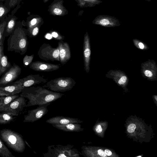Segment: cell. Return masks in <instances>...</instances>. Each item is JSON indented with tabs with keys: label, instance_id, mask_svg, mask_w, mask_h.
<instances>
[{
	"label": "cell",
	"instance_id": "obj_41",
	"mask_svg": "<svg viewBox=\"0 0 157 157\" xmlns=\"http://www.w3.org/2000/svg\"></svg>",
	"mask_w": 157,
	"mask_h": 157
},
{
	"label": "cell",
	"instance_id": "obj_32",
	"mask_svg": "<svg viewBox=\"0 0 157 157\" xmlns=\"http://www.w3.org/2000/svg\"><path fill=\"white\" fill-rule=\"evenodd\" d=\"M100 24L103 26H108L110 24V21L107 19H103L100 20Z\"/></svg>",
	"mask_w": 157,
	"mask_h": 157
},
{
	"label": "cell",
	"instance_id": "obj_17",
	"mask_svg": "<svg viewBox=\"0 0 157 157\" xmlns=\"http://www.w3.org/2000/svg\"><path fill=\"white\" fill-rule=\"evenodd\" d=\"M106 77L112 78L120 85H125L128 82V77L123 72L119 70H111L108 72Z\"/></svg>",
	"mask_w": 157,
	"mask_h": 157
},
{
	"label": "cell",
	"instance_id": "obj_3",
	"mask_svg": "<svg viewBox=\"0 0 157 157\" xmlns=\"http://www.w3.org/2000/svg\"><path fill=\"white\" fill-rule=\"evenodd\" d=\"M74 145H53L48 146L47 152L43 153L44 157H79L81 153L73 148Z\"/></svg>",
	"mask_w": 157,
	"mask_h": 157
},
{
	"label": "cell",
	"instance_id": "obj_35",
	"mask_svg": "<svg viewBox=\"0 0 157 157\" xmlns=\"http://www.w3.org/2000/svg\"><path fill=\"white\" fill-rule=\"evenodd\" d=\"M98 154L100 156L102 157H104L106 156V155L104 152L102 150L99 149L98 150Z\"/></svg>",
	"mask_w": 157,
	"mask_h": 157
},
{
	"label": "cell",
	"instance_id": "obj_26",
	"mask_svg": "<svg viewBox=\"0 0 157 157\" xmlns=\"http://www.w3.org/2000/svg\"><path fill=\"white\" fill-rule=\"evenodd\" d=\"M133 41L135 46L138 48L142 49H147L148 48L145 44L140 41L136 39H133Z\"/></svg>",
	"mask_w": 157,
	"mask_h": 157
},
{
	"label": "cell",
	"instance_id": "obj_11",
	"mask_svg": "<svg viewBox=\"0 0 157 157\" xmlns=\"http://www.w3.org/2000/svg\"><path fill=\"white\" fill-rule=\"evenodd\" d=\"M22 87L24 88L47 82L48 80L40 75H30L18 80Z\"/></svg>",
	"mask_w": 157,
	"mask_h": 157
},
{
	"label": "cell",
	"instance_id": "obj_10",
	"mask_svg": "<svg viewBox=\"0 0 157 157\" xmlns=\"http://www.w3.org/2000/svg\"><path fill=\"white\" fill-rule=\"evenodd\" d=\"M83 50L84 68L86 72L88 73L90 69L91 52L90 38L87 32L84 36Z\"/></svg>",
	"mask_w": 157,
	"mask_h": 157
},
{
	"label": "cell",
	"instance_id": "obj_21",
	"mask_svg": "<svg viewBox=\"0 0 157 157\" xmlns=\"http://www.w3.org/2000/svg\"><path fill=\"white\" fill-rule=\"evenodd\" d=\"M15 117L13 116L4 112H0V124H9L14 121Z\"/></svg>",
	"mask_w": 157,
	"mask_h": 157
},
{
	"label": "cell",
	"instance_id": "obj_2",
	"mask_svg": "<svg viewBox=\"0 0 157 157\" xmlns=\"http://www.w3.org/2000/svg\"><path fill=\"white\" fill-rule=\"evenodd\" d=\"M0 138L8 147L18 152H23L25 143L21 134L9 129L4 128L0 131Z\"/></svg>",
	"mask_w": 157,
	"mask_h": 157
},
{
	"label": "cell",
	"instance_id": "obj_18",
	"mask_svg": "<svg viewBox=\"0 0 157 157\" xmlns=\"http://www.w3.org/2000/svg\"><path fill=\"white\" fill-rule=\"evenodd\" d=\"M54 127L60 130L67 132H78L83 130L79 123H70L65 124H52Z\"/></svg>",
	"mask_w": 157,
	"mask_h": 157
},
{
	"label": "cell",
	"instance_id": "obj_29",
	"mask_svg": "<svg viewBox=\"0 0 157 157\" xmlns=\"http://www.w3.org/2000/svg\"><path fill=\"white\" fill-rule=\"evenodd\" d=\"M39 31V27L37 25L34 27L30 30L28 31L30 36L32 37H35L38 34Z\"/></svg>",
	"mask_w": 157,
	"mask_h": 157
},
{
	"label": "cell",
	"instance_id": "obj_31",
	"mask_svg": "<svg viewBox=\"0 0 157 157\" xmlns=\"http://www.w3.org/2000/svg\"><path fill=\"white\" fill-rule=\"evenodd\" d=\"M51 34L52 37H53L55 39L57 40L60 41L63 40L64 38V36H62L56 31L52 32Z\"/></svg>",
	"mask_w": 157,
	"mask_h": 157
},
{
	"label": "cell",
	"instance_id": "obj_33",
	"mask_svg": "<svg viewBox=\"0 0 157 157\" xmlns=\"http://www.w3.org/2000/svg\"><path fill=\"white\" fill-rule=\"evenodd\" d=\"M136 128V126L134 124H131L128 126L127 131L129 133H132L134 131Z\"/></svg>",
	"mask_w": 157,
	"mask_h": 157
},
{
	"label": "cell",
	"instance_id": "obj_14",
	"mask_svg": "<svg viewBox=\"0 0 157 157\" xmlns=\"http://www.w3.org/2000/svg\"><path fill=\"white\" fill-rule=\"evenodd\" d=\"M59 49V59L60 62L63 65L66 64L70 59L71 52L70 46L67 42L63 40L58 43Z\"/></svg>",
	"mask_w": 157,
	"mask_h": 157
},
{
	"label": "cell",
	"instance_id": "obj_20",
	"mask_svg": "<svg viewBox=\"0 0 157 157\" xmlns=\"http://www.w3.org/2000/svg\"><path fill=\"white\" fill-rule=\"evenodd\" d=\"M18 94L0 96V112H2L12 101L19 96Z\"/></svg>",
	"mask_w": 157,
	"mask_h": 157
},
{
	"label": "cell",
	"instance_id": "obj_34",
	"mask_svg": "<svg viewBox=\"0 0 157 157\" xmlns=\"http://www.w3.org/2000/svg\"><path fill=\"white\" fill-rule=\"evenodd\" d=\"M2 40L0 42V64L1 62V59L2 56L3 55V50L2 47ZM1 74V67L0 65V75Z\"/></svg>",
	"mask_w": 157,
	"mask_h": 157
},
{
	"label": "cell",
	"instance_id": "obj_6",
	"mask_svg": "<svg viewBox=\"0 0 157 157\" xmlns=\"http://www.w3.org/2000/svg\"><path fill=\"white\" fill-rule=\"evenodd\" d=\"M59 49L58 46L53 48L48 44L43 43L40 47L38 52V55L41 59L45 61L50 60L60 61Z\"/></svg>",
	"mask_w": 157,
	"mask_h": 157
},
{
	"label": "cell",
	"instance_id": "obj_28",
	"mask_svg": "<svg viewBox=\"0 0 157 157\" xmlns=\"http://www.w3.org/2000/svg\"><path fill=\"white\" fill-rule=\"evenodd\" d=\"M34 57V55L30 56L26 55L23 58V63L25 66H28L32 62Z\"/></svg>",
	"mask_w": 157,
	"mask_h": 157
},
{
	"label": "cell",
	"instance_id": "obj_30",
	"mask_svg": "<svg viewBox=\"0 0 157 157\" xmlns=\"http://www.w3.org/2000/svg\"><path fill=\"white\" fill-rule=\"evenodd\" d=\"M21 1V0H6L5 2L11 8L19 4Z\"/></svg>",
	"mask_w": 157,
	"mask_h": 157
},
{
	"label": "cell",
	"instance_id": "obj_8",
	"mask_svg": "<svg viewBox=\"0 0 157 157\" xmlns=\"http://www.w3.org/2000/svg\"><path fill=\"white\" fill-rule=\"evenodd\" d=\"M51 104L49 103L40 105L36 109L29 110L27 114L24 116L23 122L33 123L38 120L47 113V107Z\"/></svg>",
	"mask_w": 157,
	"mask_h": 157
},
{
	"label": "cell",
	"instance_id": "obj_40",
	"mask_svg": "<svg viewBox=\"0 0 157 157\" xmlns=\"http://www.w3.org/2000/svg\"><path fill=\"white\" fill-rule=\"evenodd\" d=\"M2 0H0V1H2Z\"/></svg>",
	"mask_w": 157,
	"mask_h": 157
},
{
	"label": "cell",
	"instance_id": "obj_39",
	"mask_svg": "<svg viewBox=\"0 0 157 157\" xmlns=\"http://www.w3.org/2000/svg\"><path fill=\"white\" fill-rule=\"evenodd\" d=\"M84 0V1H88L89 0Z\"/></svg>",
	"mask_w": 157,
	"mask_h": 157
},
{
	"label": "cell",
	"instance_id": "obj_22",
	"mask_svg": "<svg viewBox=\"0 0 157 157\" xmlns=\"http://www.w3.org/2000/svg\"><path fill=\"white\" fill-rule=\"evenodd\" d=\"M0 156L2 157H15L6 146L0 138Z\"/></svg>",
	"mask_w": 157,
	"mask_h": 157
},
{
	"label": "cell",
	"instance_id": "obj_38",
	"mask_svg": "<svg viewBox=\"0 0 157 157\" xmlns=\"http://www.w3.org/2000/svg\"><path fill=\"white\" fill-rule=\"evenodd\" d=\"M52 36L51 34L48 33L46 35L45 37L47 39H50L52 38Z\"/></svg>",
	"mask_w": 157,
	"mask_h": 157
},
{
	"label": "cell",
	"instance_id": "obj_9",
	"mask_svg": "<svg viewBox=\"0 0 157 157\" xmlns=\"http://www.w3.org/2000/svg\"><path fill=\"white\" fill-rule=\"evenodd\" d=\"M141 67L142 75L144 78L149 80L156 79L157 69L155 62L149 60L142 63Z\"/></svg>",
	"mask_w": 157,
	"mask_h": 157
},
{
	"label": "cell",
	"instance_id": "obj_15",
	"mask_svg": "<svg viewBox=\"0 0 157 157\" xmlns=\"http://www.w3.org/2000/svg\"><path fill=\"white\" fill-rule=\"evenodd\" d=\"M24 88L18 80L12 85L0 86V96H8L18 94L21 92Z\"/></svg>",
	"mask_w": 157,
	"mask_h": 157
},
{
	"label": "cell",
	"instance_id": "obj_4",
	"mask_svg": "<svg viewBox=\"0 0 157 157\" xmlns=\"http://www.w3.org/2000/svg\"><path fill=\"white\" fill-rule=\"evenodd\" d=\"M76 82L70 77H60L47 82L42 87L47 88L51 90L57 92H64L71 90Z\"/></svg>",
	"mask_w": 157,
	"mask_h": 157
},
{
	"label": "cell",
	"instance_id": "obj_24",
	"mask_svg": "<svg viewBox=\"0 0 157 157\" xmlns=\"http://www.w3.org/2000/svg\"><path fill=\"white\" fill-rule=\"evenodd\" d=\"M1 74L4 72L10 66V63L8 62L6 56L3 55L2 57L1 62Z\"/></svg>",
	"mask_w": 157,
	"mask_h": 157
},
{
	"label": "cell",
	"instance_id": "obj_13",
	"mask_svg": "<svg viewBox=\"0 0 157 157\" xmlns=\"http://www.w3.org/2000/svg\"><path fill=\"white\" fill-rule=\"evenodd\" d=\"M30 68L37 71L49 72L58 70L60 67L58 64L36 61L32 62L29 65Z\"/></svg>",
	"mask_w": 157,
	"mask_h": 157
},
{
	"label": "cell",
	"instance_id": "obj_19",
	"mask_svg": "<svg viewBox=\"0 0 157 157\" xmlns=\"http://www.w3.org/2000/svg\"><path fill=\"white\" fill-rule=\"evenodd\" d=\"M15 13L13 11L11 14L7 16L6 23L4 32L6 34H10L12 33L16 27L18 18L14 15Z\"/></svg>",
	"mask_w": 157,
	"mask_h": 157
},
{
	"label": "cell",
	"instance_id": "obj_16",
	"mask_svg": "<svg viewBox=\"0 0 157 157\" xmlns=\"http://www.w3.org/2000/svg\"><path fill=\"white\" fill-rule=\"evenodd\" d=\"M47 123L51 124H65L70 123H81L83 121L77 118L57 116L47 119Z\"/></svg>",
	"mask_w": 157,
	"mask_h": 157
},
{
	"label": "cell",
	"instance_id": "obj_7",
	"mask_svg": "<svg viewBox=\"0 0 157 157\" xmlns=\"http://www.w3.org/2000/svg\"><path fill=\"white\" fill-rule=\"evenodd\" d=\"M26 102L25 98L19 96L11 101L2 112L17 116L24 107H27Z\"/></svg>",
	"mask_w": 157,
	"mask_h": 157
},
{
	"label": "cell",
	"instance_id": "obj_27",
	"mask_svg": "<svg viewBox=\"0 0 157 157\" xmlns=\"http://www.w3.org/2000/svg\"><path fill=\"white\" fill-rule=\"evenodd\" d=\"M63 8L60 6L56 5L54 6L52 8V11L55 15H60L63 14Z\"/></svg>",
	"mask_w": 157,
	"mask_h": 157
},
{
	"label": "cell",
	"instance_id": "obj_23",
	"mask_svg": "<svg viewBox=\"0 0 157 157\" xmlns=\"http://www.w3.org/2000/svg\"><path fill=\"white\" fill-rule=\"evenodd\" d=\"M11 8L6 2L3 3L0 2V20L7 16Z\"/></svg>",
	"mask_w": 157,
	"mask_h": 157
},
{
	"label": "cell",
	"instance_id": "obj_37",
	"mask_svg": "<svg viewBox=\"0 0 157 157\" xmlns=\"http://www.w3.org/2000/svg\"><path fill=\"white\" fill-rule=\"evenodd\" d=\"M105 155L108 156H110L112 155V152L109 150L106 149L105 151Z\"/></svg>",
	"mask_w": 157,
	"mask_h": 157
},
{
	"label": "cell",
	"instance_id": "obj_25",
	"mask_svg": "<svg viewBox=\"0 0 157 157\" xmlns=\"http://www.w3.org/2000/svg\"><path fill=\"white\" fill-rule=\"evenodd\" d=\"M0 42L4 33L7 21V16L0 20Z\"/></svg>",
	"mask_w": 157,
	"mask_h": 157
},
{
	"label": "cell",
	"instance_id": "obj_5",
	"mask_svg": "<svg viewBox=\"0 0 157 157\" xmlns=\"http://www.w3.org/2000/svg\"><path fill=\"white\" fill-rule=\"evenodd\" d=\"M13 33L10 47L25 53L27 48L28 42L25 31L21 27V23L20 22H17Z\"/></svg>",
	"mask_w": 157,
	"mask_h": 157
},
{
	"label": "cell",
	"instance_id": "obj_12",
	"mask_svg": "<svg viewBox=\"0 0 157 157\" xmlns=\"http://www.w3.org/2000/svg\"><path fill=\"white\" fill-rule=\"evenodd\" d=\"M21 70L18 65L14 64L0 79V85H5L13 82L18 77Z\"/></svg>",
	"mask_w": 157,
	"mask_h": 157
},
{
	"label": "cell",
	"instance_id": "obj_1",
	"mask_svg": "<svg viewBox=\"0 0 157 157\" xmlns=\"http://www.w3.org/2000/svg\"><path fill=\"white\" fill-rule=\"evenodd\" d=\"M64 95V94L52 91L43 87L32 86L24 88L20 96L28 100L27 106L29 107L51 103Z\"/></svg>",
	"mask_w": 157,
	"mask_h": 157
},
{
	"label": "cell",
	"instance_id": "obj_36",
	"mask_svg": "<svg viewBox=\"0 0 157 157\" xmlns=\"http://www.w3.org/2000/svg\"><path fill=\"white\" fill-rule=\"evenodd\" d=\"M95 130L98 133H101L102 131L101 127L100 125H98L96 126Z\"/></svg>",
	"mask_w": 157,
	"mask_h": 157
}]
</instances>
